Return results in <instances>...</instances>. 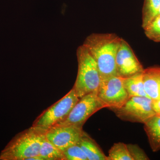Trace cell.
Wrapping results in <instances>:
<instances>
[{"label": "cell", "instance_id": "6da1fadb", "mask_svg": "<svg viewBox=\"0 0 160 160\" xmlns=\"http://www.w3.org/2000/svg\"><path fill=\"white\" fill-rule=\"evenodd\" d=\"M122 38L115 33H93L83 45L97 63L102 80L117 75L116 58Z\"/></svg>", "mask_w": 160, "mask_h": 160}, {"label": "cell", "instance_id": "7a4b0ae2", "mask_svg": "<svg viewBox=\"0 0 160 160\" xmlns=\"http://www.w3.org/2000/svg\"><path fill=\"white\" fill-rule=\"evenodd\" d=\"M46 131L31 126L18 133L0 153V160H26L39 155Z\"/></svg>", "mask_w": 160, "mask_h": 160}, {"label": "cell", "instance_id": "3957f363", "mask_svg": "<svg viewBox=\"0 0 160 160\" xmlns=\"http://www.w3.org/2000/svg\"><path fill=\"white\" fill-rule=\"evenodd\" d=\"M78 71L73 87L79 99L94 93L97 94L101 79L95 61L86 47L80 46L77 51Z\"/></svg>", "mask_w": 160, "mask_h": 160}, {"label": "cell", "instance_id": "277c9868", "mask_svg": "<svg viewBox=\"0 0 160 160\" xmlns=\"http://www.w3.org/2000/svg\"><path fill=\"white\" fill-rule=\"evenodd\" d=\"M79 99L73 88L64 97L47 108L33 122L32 126L46 131L64 121Z\"/></svg>", "mask_w": 160, "mask_h": 160}, {"label": "cell", "instance_id": "5b68a950", "mask_svg": "<svg viewBox=\"0 0 160 160\" xmlns=\"http://www.w3.org/2000/svg\"><path fill=\"white\" fill-rule=\"evenodd\" d=\"M152 102V100L146 97H132L120 108L112 110L120 119L144 124L155 115Z\"/></svg>", "mask_w": 160, "mask_h": 160}, {"label": "cell", "instance_id": "8992f818", "mask_svg": "<svg viewBox=\"0 0 160 160\" xmlns=\"http://www.w3.org/2000/svg\"><path fill=\"white\" fill-rule=\"evenodd\" d=\"M105 108L106 105L96 93L86 95L79 99L68 117L56 126H71L82 129L83 125L92 115Z\"/></svg>", "mask_w": 160, "mask_h": 160}, {"label": "cell", "instance_id": "52a82bcc", "mask_svg": "<svg viewBox=\"0 0 160 160\" xmlns=\"http://www.w3.org/2000/svg\"><path fill=\"white\" fill-rule=\"evenodd\" d=\"M123 80V78L115 76L101 81L97 95L106 108L111 110L120 108L129 98Z\"/></svg>", "mask_w": 160, "mask_h": 160}, {"label": "cell", "instance_id": "ba28073f", "mask_svg": "<svg viewBox=\"0 0 160 160\" xmlns=\"http://www.w3.org/2000/svg\"><path fill=\"white\" fill-rule=\"evenodd\" d=\"M144 69L131 46L122 39L116 58L117 75L122 78H129L142 72Z\"/></svg>", "mask_w": 160, "mask_h": 160}, {"label": "cell", "instance_id": "9c48e42d", "mask_svg": "<svg viewBox=\"0 0 160 160\" xmlns=\"http://www.w3.org/2000/svg\"><path fill=\"white\" fill-rule=\"evenodd\" d=\"M83 132L82 128L71 126H56L45 132L46 138L58 149L64 151L77 144Z\"/></svg>", "mask_w": 160, "mask_h": 160}, {"label": "cell", "instance_id": "30bf717a", "mask_svg": "<svg viewBox=\"0 0 160 160\" xmlns=\"http://www.w3.org/2000/svg\"><path fill=\"white\" fill-rule=\"evenodd\" d=\"M142 77L147 97L152 100L160 99V66L144 69Z\"/></svg>", "mask_w": 160, "mask_h": 160}, {"label": "cell", "instance_id": "8fae6325", "mask_svg": "<svg viewBox=\"0 0 160 160\" xmlns=\"http://www.w3.org/2000/svg\"><path fill=\"white\" fill-rule=\"evenodd\" d=\"M77 144L85 152L88 160H108L96 142L83 131Z\"/></svg>", "mask_w": 160, "mask_h": 160}, {"label": "cell", "instance_id": "7c38bea8", "mask_svg": "<svg viewBox=\"0 0 160 160\" xmlns=\"http://www.w3.org/2000/svg\"><path fill=\"white\" fill-rule=\"evenodd\" d=\"M146 132L152 151L160 150V115H155L144 123Z\"/></svg>", "mask_w": 160, "mask_h": 160}, {"label": "cell", "instance_id": "4fadbf2b", "mask_svg": "<svg viewBox=\"0 0 160 160\" xmlns=\"http://www.w3.org/2000/svg\"><path fill=\"white\" fill-rule=\"evenodd\" d=\"M142 72L135 74L130 77L123 78V85L129 98L132 97H148L144 88Z\"/></svg>", "mask_w": 160, "mask_h": 160}, {"label": "cell", "instance_id": "5bb4252c", "mask_svg": "<svg viewBox=\"0 0 160 160\" xmlns=\"http://www.w3.org/2000/svg\"><path fill=\"white\" fill-rule=\"evenodd\" d=\"M160 9V0H144L142 16L143 29L159 15Z\"/></svg>", "mask_w": 160, "mask_h": 160}, {"label": "cell", "instance_id": "9a60e30c", "mask_svg": "<svg viewBox=\"0 0 160 160\" xmlns=\"http://www.w3.org/2000/svg\"><path fill=\"white\" fill-rule=\"evenodd\" d=\"M39 155L45 160H66L62 151L44 137L41 142Z\"/></svg>", "mask_w": 160, "mask_h": 160}, {"label": "cell", "instance_id": "2e32d148", "mask_svg": "<svg viewBox=\"0 0 160 160\" xmlns=\"http://www.w3.org/2000/svg\"><path fill=\"white\" fill-rule=\"evenodd\" d=\"M108 160H133L126 144L122 142L114 143L109 149Z\"/></svg>", "mask_w": 160, "mask_h": 160}, {"label": "cell", "instance_id": "e0dca14e", "mask_svg": "<svg viewBox=\"0 0 160 160\" xmlns=\"http://www.w3.org/2000/svg\"><path fill=\"white\" fill-rule=\"evenodd\" d=\"M144 29L145 34L148 38L153 42H160V15Z\"/></svg>", "mask_w": 160, "mask_h": 160}, {"label": "cell", "instance_id": "ac0fdd59", "mask_svg": "<svg viewBox=\"0 0 160 160\" xmlns=\"http://www.w3.org/2000/svg\"><path fill=\"white\" fill-rule=\"evenodd\" d=\"M63 152L66 160H88L85 152L78 144L70 146Z\"/></svg>", "mask_w": 160, "mask_h": 160}, {"label": "cell", "instance_id": "d6986e66", "mask_svg": "<svg viewBox=\"0 0 160 160\" xmlns=\"http://www.w3.org/2000/svg\"><path fill=\"white\" fill-rule=\"evenodd\" d=\"M133 160H149V158L142 148L137 144H126Z\"/></svg>", "mask_w": 160, "mask_h": 160}, {"label": "cell", "instance_id": "ffe728a7", "mask_svg": "<svg viewBox=\"0 0 160 160\" xmlns=\"http://www.w3.org/2000/svg\"><path fill=\"white\" fill-rule=\"evenodd\" d=\"M152 107L155 115H160V99L152 100Z\"/></svg>", "mask_w": 160, "mask_h": 160}, {"label": "cell", "instance_id": "44dd1931", "mask_svg": "<svg viewBox=\"0 0 160 160\" xmlns=\"http://www.w3.org/2000/svg\"><path fill=\"white\" fill-rule=\"evenodd\" d=\"M159 15H160V12H159Z\"/></svg>", "mask_w": 160, "mask_h": 160}]
</instances>
